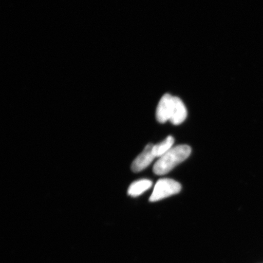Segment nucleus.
Returning a JSON list of instances; mask_svg holds the SVG:
<instances>
[{
  "instance_id": "1",
  "label": "nucleus",
  "mask_w": 263,
  "mask_h": 263,
  "mask_svg": "<svg viewBox=\"0 0 263 263\" xmlns=\"http://www.w3.org/2000/svg\"><path fill=\"white\" fill-rule=\"evenodd\" d=\"M191 153L192 148L186 144L172 147L157 161L153 167L154 173L159 176L170 173L177 165L188 159Z\"/></svg>"
},
{
  "instance_id": "2",
  "label": "nucleus",
  "mask_w": 263,
  "mask_h": 263,
  "mask_svg": "<svg viewBox=\"0 0 263 263\" xmlns=\"http://www.w3.org/2000/svg\"><path fill=\"white\" fill-rule=\"evenodd\" d=\"M182 186L177 181L170 179H162L157 181L151 195L149 201L157 202L166 197L178 194Z\"/></svg>"
},
{
  "instance_id": "3",
  "label": "nucleus",
  "mask_w": 263,
  "mask_h": 263,
  "mask_svg": "<svg viewBox=\"0 0 263 263\" xmlns=\"http://www.w3.org/2000/svg\"><path fill=\"white\" fill-rule=\"evenodd\" d=\"M175 105V97L170 94L163 95L159 101L156 110V118L160 123L170 121L173 116Z\"/></svg>"
},
{
  "instance_id": "4",
  "label": "nucleus",
  "mask_w": 263,
  "mask_h": 263,
  "mask_svg": "<svg viewBox=\"0 0 263 263\" xmlns=\"http://www.w3.org/2000/svg\"><path fill=\"white\" fill-rule=\"evenodd\" d=\"M154 144H149L144 148L141 153L132 164L131 169L134 173H139L146 168L155 159L153 149Z\"/></svg>"
},
{
  "instance_id": "5",
  "label": "nucleus",
  "mask_w": 263,
  "mask_h": 263,
  "mask_svg": "<svg viewBox=\"0 0 263 263\" xmlns=\"http://www.w3.org/2000/svg\"><path fill=\"white\" fill-rule=\"evenodd\" d=\"M187 110L183 101L178 97L175 98V106L170 122L174 125L182 124L186 120Z\"/></svg>"
},
{
  "instance_id": "6",
  "label": "nucleus",
  "mask_w": 263,
  "mask_h": 263,
  "mask_svg": "<svg viewBox=\"0 0 263 263\" xmlns=\"http://www.w3.org/2000/svg\"><path fill=\"white\" fill-rule=\"evenodd\" d=\"M153 185L152 181L148 179H141L136 181L131 184L128 189V195L132 197H137L149 190Z\"/></svg>"
},
{
  "instance_id": "7",
  "label": "nucleus",
  "mask_w": 263,
  "mask_h": 263,
  "mask_svg": "<svg viewBox=\"0 0 263 263\" xmlns=\"http://www.w3.org/2000/svg\"><path fill=\"white\" fill-rule=\"evenodd\" d=\"M174 143L172 136H168L162 142L154 145L153 152L156 157H161L172 149Z\"/></svg>"
}]
</instances>
